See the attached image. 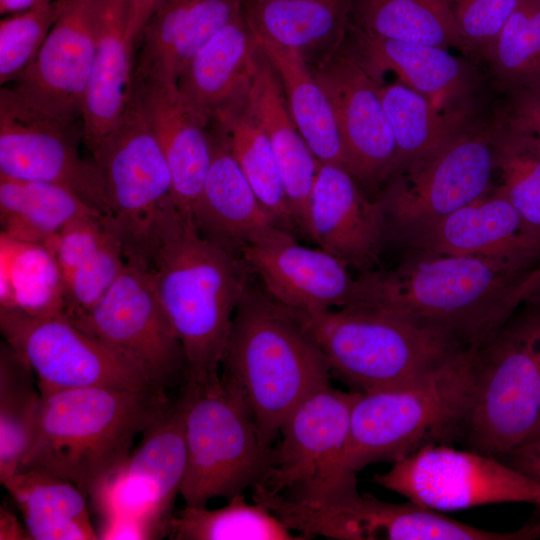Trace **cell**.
Returning a JSON list of instances; mask_svg holds the SVG:
<instances>
[{"mask_svg": "<svg viewBox=\"0 0 540 540\" xmlns=\"http://www.w3.org/2000/svg\"><path fill=\"white\" fill-rule=\"evenodd\" d=\"M540 424V306L525 302L477 350V377L460 440L501 459Z\"/></svg>", "mask_w": 540, "mask_h": 540, "instance_id": "obj_7", "label": "cell"}, {"mask_svg": "<svg viewBox=\"0 0 540 540\" xmlns=\"http://www.w3.org/2000/svg\"><path fill=\"white\" fill-rule=\"evenodd\" d=\"M136 48L127 35V0H101L94 62L82 108L91 152L123 114L132 92Z\"/></svg>", "mask_w": 540, "mask_h": 540, "instance_id": "obj_27", "label": "cell"}, {"mask_svg": "<svg viewBox=\"0 0 540 540\" xmlns=\"http://www.w3.org/2000/svg\"><path fill=\"white\" fill-rule=\"evenodd\" d=\"M160 0H127V35L137 49L140 35Z\"/></svg>", "mask_w": 540, "mask_h": 540, "instance_id": "obj_48", "label": "cell"}, {"mask_svg": "<svg viewBox=\"0 0 540 540\" xmlns=\"http://www.w3.org/2000/svg\"><path fill=\"white\" fill-rule=\"evenodd\" d=\"M359 391L327 385L304 401L280 431L260 483L307 507L341 504L360 493L347 459L350 415Z\"/></svg>", "mask_w": 540, "mask_h": 540, "instance_id": "obj_9", "label": "cell"}, {"mask_svg": "<svg viewBox=\"0 0 540 540\" xmlns=\"http://www.w3.org/2000/svg\"><path fill=\"white\" fill-rule=\"evenodd\" d=\"M309 223L311 241L359 275L379 270L387 238L384 215L345 168L319 163Z\"/></svg>", "mask_w": 540, "mask_h": 540, "instance_id": "obj_22", "label": "cell"}, {"mask_svg": "<svg viewBox=\"0 0 540 540\" xmlns=\"http://www.w3.org/2000/svg\"><path fill=\"white\" fill-rule=\"evenodd\" d=\"M187 464L180 495L188 506L227 500L260 482L272 449L266 448L243 397L221 375L185 381Z\"/></svg>", "mask_w": 540, "mask_h": 540, "instance_id": "obj_8", "label": "cell"}, {"mask_svg": "<svg viewBox=\"0 0 540 540\" xmlns=\"http://www.w3.org/2000/svg\"><path fill=\"white\" fill-rule=\"evenodd\" d=\"M67 0H54L0 21V83L17 79L35 58Z\"/></svg>", "mask_w": 540, "mask_h": 540, "instance_id": "obj_42", "label": "cell"}, {"mask_svg": "<svg viewBox=\"0 0 540 540\" xmlns=\"http://www.w3.org/2000/svg\"><path fill=\"white\" fill-rule=\"evenodd\" d=\"M211 133L212 160L191 218L204 238L241 257L248 245L283 228L257 198L223 134L215 127Z\"/></svg>", "mask_w": 540, "mask_h": 540, "instance_id": "obj_25", "label": "cell"}, {"mask_svg": "<svg viewBox=\"0 0 540 540\" xmlns=\"http://www.w3.org/2000/svg\"><path fill=\"white\" fill-rule=\"evenodd\" d=\"M97 535L103 540H144L160 539L157 532L147 523L123 516H112L100 518Z\"/></svg>", "mask_w": 540, "mask_h": 540, "instance_id": "obj_46", "label": "cell"}, {"mask_svg": "<svg viewBox=\"0 0 540 540\" xmlns=\"http://www.w3.org/2000/svg\"><path fill=\"white\" fill-rule=\"evenodd\" d=\"M144 264L181 342L186 381L218 377L251 270L240 256L204 238L175 204L163 214Z\"/></svg>", "mask_w": 540, "mask_h": 540, "instance_id": "obj_2", "label": "cell"}, {"mask_svg": "<svg viewBox=\"0 0 540 540\" xmlns=\"http://www.w3.org/2000/svg\"><path fill=\"white\" fill-rule=\"evenodd\" d=\"M539 277V267L410 251L394 269L359 275L352 307L394 313L478 350L527 301Z\"/></svg>", "mask_w": 540, "mask_h": 540, "instance_id": "obj_1", "label": "cell"}, {"mask_svg": "<svg viewBox=\"0 0 540 540\" xmlns=\"http://www.w3.org/2000/svg\"><path fill=\"white\" fill-rule=\"evenodd\" d=\"M126 261L115 235L63 282V314L73 321L89 311L116 281Z\"/></svg>", "mask_w": 540, "mask_h": 540, "instance_id": "obj_43", "label": "cell"}, {"mask_svg": "<svg viewBox=\"0 0 540 540\" xmlns=\"http://www.w3.org/2000/svg\"><path fill=\"white\" fill-rule=\"evenodd\" d=\"M241 258L263 290L290 309L320 312L351 307L357 300L359 276L322 248L299 244L286 230L248 245Z\"/></svg>", "mask_w": 540, "mask_h": 540, "instance_id": "obj_20", "label": "cell"}, {"mask_svg": "<svg viewBox=\"0 0 540 540\" xmlns=\"http://www.w3.org/2000/svg\"><path fill=\"white\" fill-rule=\"evenodd\" d=\"M72 322L132 362L160 390L182 377L186 381L181 342L144 263L127 260L101 299Z\"/></svg>", "mask_w": 540, "mask_h": 540, "instance_id": "obj_14", "label": "cell"}, {"mask_svg": "<svg viewBox=\"0 0 540 540\" xmlns=\"http://www.w3.org/2000/svg\"><path fill=\"white\" fill-rule=\"evenodd\" d=\"M378 92L397 148L392 177L435 152L465 126L462 114L436 106L399 81H380Z\"/></svg>", "mask_w": 540, "mask_h": 540, "instance_id": "obj_35", "label": "cell"}, {"mask_svg": "<svg viewBox=\"0 0 540 540\" xmlns=\"http://www.w3.org/2000/svg\"><path fill=\"white\" fill-rule=\"evenodd\" d=\"M10 245L8 267L2 269L1 306L32 315L64 313L63 280L52 251L44 245L26 243L2 235Z\"/></svg>", "mask_w": 540, "mask_h": 540, "instance_id": "obj_39", "label": "cell"}, {"mask_svg": "<svg viewBox=\"0 0 540 540\" xmlns=\"http://www.w3.org/2000/svg\"><path fill=\"white\" fill-rule=\"evenodd\" d=\"M352 1L243 0V9L259 39L324 56L343 44Z\"/></svg>", "mask_w": 540, "mask_h": 540, "instance_id": "obj_30", "label": "cell"}, {"mask_svg": "<svg viewBox=\"0 0 540 540\" xmlns=\"http://www.w3.org/2000/svg\"><path fill=\"white\" fill-rule=\"evenodd\" d=\"M526 302L540 306V277Z\"/></svg>", "mask_w": 540, "mask_h": 540, "instance_id": "obj_52", "label": "cell"}, {"mask_svg": "<svg viewBox=\"0 0 540 540\" xmlns=\"http://www.w3.org/2000/svg\"><path fill=\"white\" fill-rule=\"evenodd\" d=\"M396 240L409 251L540 265V235L497 189Z\"/></svg>", "mask_w": 540, "mask_h": 540, "instance_id": "obj_21", "label": "cell"}, {"mask_svg": "<svg viewBox=\"0 0 540 540\" xmlns=\"http://www.w3.org/2000/svg\"><path fill=\"white\" fill-rule=\"evenodd\" d=\"M476 377L477 349H465L408 383L358 392L350 415V466L358 473L427 445L460 440Z\"/></svg>", "mask_w": 540, "mask_h": 540, "instance_id": "obj_5", "label": "cell"}, {"mask_svg": "<svg viewBox=\"0 0 540 540\" xmlns=\"http://www.w3.org/2000/svg\"><path fill=\"white\" fill-rule=\"evenodd\" d=\"M133 89L170 168L174 203L191 216L212 160L209 124L185 100L176 82L133 76Z\"/></svg>", "mask_w": 540, "mask_h": 540, "instance_id": "obj_24", "label": "cell"}, {"mask_svg": "<svg viewBox=\"0 0 540 540\" xmlns=\"http://www.w3.org/2000/svg\"><path fill=\"white\" fill-rule=\"evenodd\" d=\"M539 435H540V424H539L538 428L536 429V431L534 432V434L530 438H533V437H536V436H539Z\"/></svg>", "mask_w": 540, "mask_h": 540, "instance_id": "obj_53", "label": "cell"}, {"mask_svg": "<svg viewBox=\"0 0 540 540\" xmlns=\"http://www.w3.org/2000/svg\"><path fill=\"white\" fill-rule=\"evenodd\" d=\"M220 375L243 397L263 445L329 385V364L297 313L251 284L234 314Z\"/></svg>", "mask_w": 540, "mask_h": 540, "instance_id": "obj_3", "label": "cell"}, {"mask_svg": "<svg viewBox=\"0 0 540 540\" xmlns=\"http://www.w3.org/2000/svg\"><path fill=\"white\" fill-rule=\"evenodd\" d=\"M495 129L464 126L387 182L377 201L387 238L440 219L493 190Z\"/></svg>", "mask_w": 540, "mask_h": 540, "instance_id": "obj_11", "label": "cell"}, {"mask_svg": "<svg viewBox=\"0 0 540 540\" xmlns=\"http://www.w3.org/2000/svg\"><path fill=\"white\" fill-rule=\"evenodd\" d=\"M103 215L72 190L0 174V220L8 238L49 246L72 221Z\"/></svg>", "mask_w": 540, "mask_h": 540, "instance_id": "obj_33", "label": "cell"}, {"mask_svg": "<svg viewBox=\"0 0 540 540\" xmlns=\"http://www.w3.org/2000/svg\"><path fill=\"white\" fill-rule=\"evenodd\" d=\"M243 9V0H160L137 45L135 77L176 82L191 57Z\"/></svg>", "mask_w": 540, "mask_h": 540, "instance_id": "obj_26", "label": "cell"}, {"mask_svg": "<svg viewBox=\"0 0 540 540\" xmlns=\"http://www.w3.org/2000/svg\"><path fill=\"white\" fill-rule=\"evenodd\" d=\"M449 11L466 52L487 53L519 0H441Z\"/></svg>", "mask_w": 540, "mask_h": 540, "instance_id": "obj_44", "label": "cell"}, {"mask_svg": "<svg viewBox=\"0 0 540 540\" xmlns=\"http://www.w3.org/2000/svg\"><path fill=\"white\" fill-rule=\"evenodd\" d=\"M516 121L540 141V102L526 104Z\"/></svg>", "mask_w": 540, "mask_h": 540, "instance_id": "obj_50", "label": "cell"}, {"mask_svg": "<svg viewBox=\"0 0 540 540\" xmlns=\"http://www.w3.org/2000/svg\"><path fill=\"white\" fill-rule=\"evenodd\" d=\"M0 330L33 370L41 394L85 387L162 391L132 362L64 314L32 315L0 307Z\"/></svg>", "mask_w": 540, "mask_h": 540, "instance_id": "obj_13", "label": "cell"}, {"mask_svg": "<svg viewBox=\"0 0 540 540\" xmlns=\"http://www.w3.org/2000/svg\"><path fill=\"white\" fill-rule=\"evenodd\" d=\"M211 125L223 134L263 207L283 229L299 233L270 142L246 104Z\"/></svg>", "mask_w": 540, "mask_h": 540, "instance_id": "obj_36", "label": "cell"}, {"mask_svg": "<svg viewBox=\"0 0 540 540\" xmlns=\"http://www.w3.org/2000/svg\"><path fill=\"white\" fill-rule=\"evenodd\" d=\"M34 540H96L87 495L73 483L37 470H18L3 483Z\"/></svg>", "mask_w": 540, "mask_h": 540, "instance_id": "obj_32", "label": "cell"}, {"mask_svg": "<svg viewBox=\"0 0 540 540\" xmlns=\"http://www.w3.org/2000/svg\"><path fill=\"white\" fill-rule=\"evenodd\" d=\"M294 311L324 354L331 374L359 392L408 383L466 349L444 334L378 308Z\"/></svg>", "mask_w": 540, "mask_h": 540, "instance_id": "obj_6", "label": "cell"}, {"mask_svg": "<svg viewBox=\"0 0 540 540\" xmlns=\"http://www.w3.org/2000/svg\"><path fill=\"white\" fill-rule=\"evenodd\" d=\"M356 55L377 81L393 72L398 81L447 110L463 95L469 69L449 49L411 42L375 38L354 31Z\"/></svg>", "mask_w": 540, "mask_h": 540, "instance_id": "obj_29", "label": "cell"}, {"mask_svg": "<svg viewBox=\"0 0 540 540\" xmlns=\"http://www.w3.org/2000/svg\"><path fill=\"white\" fill-rule=\"evenodd\" d=\"M101 0H67L35 58L10 87L39 109L74 122L94 62Z\"/></svg>", "mask_w": 540, "mask_h": 540, "instance_id": "obj_19", "label": "cell"}, {"mask_svg": "<svg viewBox=\"0 0 540 540\" xmlns=\"http://www.w3.org/2000/svg\"><path fill=\"white\" fill-rule=\"evenodd\" d=\"M277 513L306 539L320 535L338 540H520L535 535L532 526L514 532L487 531L409 500L391 503L368 493L327 507L283 502Z\"/></svg>", "mask_w": 540, "mask_h": 540, "instance_id": "obj_17", "label": "cell"}, {"mask_svg": "<svg viewBox=\"0 0 540 540\" xmlns=\"http://www.w3.org/2000/svg\"><path fill=\"white\" fill-rule=\"evenodd\" d=\"M373 481L439 512L500 503L540 506V483L503 460L450 445H427Z\"/></svg>", "mask_w": 540, "mask_h": 540, "instance_id": "obj_12", "label": "cell"}, {"mask_svg": "<svg viewBox=\"0 0 540 540\" xmlns=\"http://www.w3.org/2000/svg\"><path fill=\"white\" fill-rule=\"evenodd\" d=\"M170 400L163 391L106 387L43 393L19 470L53 474L89 497L128 458L135 438Z\"/></svg>", "mask_w": 540, "mask_h": 540, "instance_id": "obj_4", "label": "cell"}, {"mask_svg": "<svg viewBox=\"0 0 540 540\" xmlns=\"http://www.w3.org/2000/svg\"><path fill=\"white\" fill-rule=\"evenodd\" d=\"M539 267H540V265H539Z\"/></svg>", "mask_w": 540, "mask_h": 540, "instance_id": "obj_54", "label": "cell"}, {"mask_svg": "<svg viewBox=\"0 0 540 540\" xmlns=\"http://www.w3.org/2000/svg\"><path fill=\"white\" fill-rule=\"evenodd\" d=\"M41 393L26 361L0 345V482L15 474L32 441Z\"/></svg>", "mask_w": 540, "mask_h": 540, "instance_id": "obj_37", "label": "cell"}, {"mask_svg": "<svg viewBox=\"0 0 540 540\" xmlns=\"http://www.w3.org/2000/svg\"><path fill=\"white\" fill-rule=\"evenodd\" d=\"M261 46L244 9L187 62L177 87L209 125L242 108L259 68Z\"/></svg>", "mask_w": 540, "mask_h": 540, "instance_id": "obj_23", "label": "cell"}, {"mask_svg": "<svg viewBox=\"0 0 540 540\" xmlns=\"http://www.w3.org/2000/svg\"><path fill=\"white\" fill-rule=\"evenodd\" d=\"M54 0H0V13L7 16L48 4Z\"/></svg>", "mask_w": 540, "mask_h": 540, "instance_id": "obj_51", "label": "cell"}, {"mask_svg": "<svg viewBox=\"0 0 540 540\" xmlns=\"http://www.w3.org/2000/svg\"><path fill=\"white\" fill-rule=\"evenodd\" d=\"M331 103L347 170L362 187L376 188L394 174L397 148L377 81L353 48L341 45L311 68Z\"/></svg>", "mask_w": 540, "mask_h": 540, "instance_id": "obj_18", "label": "cell"}, {"mask_svg": "<svg viewBox=\"0 0 540 540\" xmlns=\"http://www.w3.org/2000/svg\"><path fill=\"white\" fill-rule=\"evenodd\" d=\"M115 235L105 215L84 216L66 225L48 246L63 282Z\"/></svg>", "mask_w": 540, "mask_h": 540, "instance_id": "obj_45", "label": "cell"}, {"mask_svg": "<svg viewBox=\"0 0 540 540\" xmlns=\"http://www.w3.org/2000/svg\"><path fill=\"white\" fill-rule=\"evenodd\" d=\"M174 540H304L265 506L243 494L223 507L188 506L174 512L169 535Z\"/></svg>", "mask_w": 540, "mask_h": 540, "instance_id": "obj_38", "label": "cell"}, {"mask_svg": "<svg viewBox=\"0 0 540 540\" xmlns=\"http://www.w3.org/2000/svg\"><path fill=\"white\" fill-rule=\"evenodd\" d=\"M0 539H31L26 526L21 525L17 517L5 506L0 508Z\"/></svg>", "mask_w": 540, "mask_h": 540, "instance_id": "obj_49", "label": "cell"}, {"mask_svg": "<svg viewBox=\"0 0 540 540\" xmlns=\"http://www.w3.org/2000/svg\"><path fill=\"white\" fill-rule=\"evenodd\" d=\"M258 40L280 80L289 113L318 162L347 170L331 103L306 57L298 50Z\"/></svg>", "mask_w": 540, "mask_h": 540, "instance_id": "obj_31", "label": "cell"}, {"mask_svg": "<svg viewBox=\"0 0 540 540\" xmlns=\"http://www.w3.org/2000/svg\"><path fill=\"white\" fill-rule=\"evenodd\" d=\"M187 449L182 396L167 404L128 458L90 494L99 517L123 516L168 537L184 480Z\"/></svg>", "mask_w": 540, "mask_h": 540, "instance_id": "obj_15", "label": "cell"}, {"mask_svg": "<svg viewBox=\"0 0 540 540\" xmlns=\"http://www.w3.org/2000/svg\"><path fill=\"white\" fill-rule=\"evenodd\" d=\"M485 55L502 80L519 82L540 72V0H519Z\"/></svg>", "mask_w": 540, "mask_h": 540, "instance_id": "obj_41", "label": "cell"}, {"mask_svg": "<svg viewBox=\"0 0 540 540\" xmlns=\"http://www.w3.org/2000/svg\"><path fill=\"white\" fill-rule=\"evenodd\" d=\"M496 189L540 235V141L516 120L495 129Z\"/></svg>", "mask_w": 540, "mask_h": 540, "instance_id": "obj_40", "label": "cell"}, {"mask_svg": "<svg viewBox=\"0 0 540 540\" xmlns=\"http://www.w3.org/2000/svg\"><path fill=\"white\" fill-rule=\"evenodd\" d=\"M74 124L1 86L0 174L64 186L108 217L103 179L79 154Z\"/></svg>", "mask_w": 540, "mask_h": 540, "instance_id": "obj_16", "label": "cell"}, {"mask_svg": "<svg viewBox=\"0 0 540 540\" xmlns=\"http://www.w3.org/2000/svg\"><path fill=\"white\" fill-rule=\"evenodd\" d=\"M246 106L270 142L298 232L311 240L309 205L319 162L294 123L280 80L263 50Z\"/></svg>", "mask_w": 540, "mask_h": 540, "instance_id": "obj_28", "label": "cell"}, {"mask_svg": "<svg viewBox=\"0 0 540 540\" xmlns=\"http://www.w3.org/2000/svg\"><path fill=\"white\" fill-rule=\"evenodd\" d=\"M353 31L375 38L466 51L441 0H353Z\"/></svg>", "mask_w": 540, "mask_h": 540, "instance_id": "obj_34", "label": "cell"}, {"mask_svg": "<svg viewBox=\"0 0 540 540\" xmlns=\"http://www.w3.org/2000/svg\"><path fill=\"white\" fill-rule=\"evenodd\" d=\"M501 460L540 483V435L516 446Z\"/></svg>", "mask_w": 540, "mask_h": 540, "instance_id": "obj_47", "label": "cell"}, {"mask_svg": "<svg viewBox=\"0 0 540 540\" xmlns=\"http://www.w3.org/2000/svg\"><path fill=\"white\" fill-rule=\"evenodd\" d=\"M90 153L126 260L143 261L161 217L175 203L170 168L133 86L120 119Z\"/></svg>", "mask_w": 540, "mask_h": 540, "instance_id": "obj_10", "label": "cell"}]
</instances>
